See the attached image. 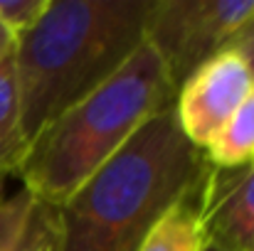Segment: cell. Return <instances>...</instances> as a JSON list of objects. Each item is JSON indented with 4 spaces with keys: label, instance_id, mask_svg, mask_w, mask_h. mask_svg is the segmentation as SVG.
Listing matches in <instances>:
<instances>
[{
    "label": "cell",
    "instance_id": "cell-1",
    "mask_svg": "<svg viewBox=\"0 0 254 251\" xmlns=\"http://www.w3.org/2000/svg\"><path fill=\"white\" fill-rule=\"evenodd\" d=\"M205 151L183 133L175 106L148 118L62 204L60 251H138L161 217L205 177Z\"/></svg>",
    "mask_w": 254,
    "mask_h": 251
},
{
    "label": "cell",
    "instance_id": "cell-9",
    "mask_svg": "<svg viewBox=\"0 0 254 251\" xmlns=\"http://www.w3.org/2000/svg\"><path fill=\"white\" fill-rule=\"evenodd\" d=\"M210 165L240 167L254 163V89L205 151Z\"/></svg>",
    "mask_w": 254,
    "mask_h": 251
},
{
    "label": "cell",
    "instance_id": "cell-6",
    "mask_svg": "<svg viewBox=\"0 0 254 251\" xmlns=\"http://www.w3.org/2000/svg\"><path fill=\"white\" fill-rule=\"evenodd\" d=\"M200 217L210 244L225 251H254V163L207 167Z\"/></svg>",
    "mask_w": 254,
    "mask_h": 251
},
{
    "label": "cell",
    "instance_id": "cell-7",
    "mask_svg": "<svg viewBox=\"0 0 254 251\" xmlns=\"http://www.w3.org/2000/svg\"><path fill=\"white\" fill-rule=\"evenodd\" d=\"M205 180V177H202ZM200 190L202 182L185 195L175 207L161 217L148 232L138 251H200L205 244L202 217H200Z\"/></svg>",
    "mask_w": 254,
    "mask_h": 251
},
{
    "label": "cell",
    "instance_id": "cell-11",
    "mask_svg": "<svg viewBox=\"0 0 254 251\" xmlns=\"http://www.w3.org/2000/svg\"><path fill=\"white\" fill-rule=\"evenodd\" d=\"M32 207L35 200L27 190L7 195L5 180H0V251H12L32 214Z\"/></svg>",
    "mask_w": 254,
    "mask_h": 251
},
{
    "label": "cell",
    "instance_id": "cell-5",
    "mask_svg": "<svg viewBox=\"0 0 254 251\" xmlns=\"http://www.w3.org/2000/svg\"><path fill=\"white\" fill-rule=\"evenodd\" d=\"M252 89L254 72L232 50H222L195 69L175 94V116L190 143L207 151Z\"/></svg>",
    "mask_w": 254,
    "mask_h": 251
},
{
    "label": "cell",
    "instance_id": "cell-4",
    "mask_svg": "<svg viewBox=\"0 0 254 251\" xmlns=\"http://www.w3.org/2000/svg\"><path fill=\"white\" fill-rule=\"evenodd\" d=\"M252 15L254 0H151L143 42L158 54L178 91Z\"/></svg>",
    "mask_w": 254,
    "mask_h": 251
},
{
    "label": "cell",
    "instance_id": "cell-15",
    "mask_svg": "<svg viewBox=\"0 0 254 251\" xmlns=\"http://www.w3.org/2000/svg\"><path fill=\"white\" fill-rule=\"evenodd\" d=\"M200 251H225V249H220V247H215V244H210V242L205 239V244H202V249Z\"/></svg>",
    "mask_w": 254,
    "mask_h": 251
},
{
    "label": "cell",
    "instance_id": "cell-2",
    "mask_svg": "<svg viewBox=\"0 0 254 251\" xmlns=\"http://www.w3.org/2000/svg\"><path fill=\"white\" fill-rule=\"evenodd\" d=\"M151 0H52L15 40V79L25 141L111 79L143 45Z\"/></svg>",
    "mask_w": 254,
    "mask_h": 251
},
{
    "label": "cell",
    "instance_id": "cell-14",
    "mask_svg": "<svg viewBox=\"0 0 254 251\" xmlns=\"http://www.w3.org/2000/svg\"><path fill=\"white\" fill-rule=\"evenodd\" d=\"M15 50V37L5 30V25L0 22V59H5L10 52Z\"/></svg>",
    "mask_w": 254,
    "mask_h": 251
},
{
    "label": "cell",
    "instance_id": "cell-10",
    "mask_svg": "<svg viewBox=\"0 0 254 251\" xmlns=\"http://www.w3.org/2000/svg\"><path fill=\"white\" fill-rule=\"evenodd\" d=\"M60 242H62L60 209L35 202L32 214L12 251H60Z\"/></svg>",
    "mask_w": 254,
    "mask_h": 251
},
{
    "label": "cell",
    "instance_id": "cell-12",
    "mask_svg": "<svg viewBox=\"0 0 254 251\" xmlns=\"http://www.w3.org/2000/svg\"><path fill=\"white\" fill-rule=\"evenodd\" d=\"M50 2L52 0H0V22L17 40L40 22Z\"/></svg>",
    "mask_w": 254,
    "mask_h": 251
},
{
    "label": "cell",
    "instance_id": "cell-8",
    "mask_svg": "<svg viewBox=\"0 0 254 251\" xmlns=\"http://www.w3.org/2000/svg\"><path fill=\"white\" fill-rule=\"evenodd\" d=\"M12 52L5 59H0V180H5L12 172L17 175L30 151V143L25 141L20 126V101Z\"/></svg>",
    "mask_w": 254,
    "mask_h": 251
},
{
    "label": "cell",
    "instance_id": "cell-3",
    "mask_svg": "<svg viewBox=\"0 0 254 251\" xmlns=\"http://www.w3.org/2000/svg\"><path fill=\"white\" fill-rule=\"evenodd\" d=\"M175 86L143 42L131 59L62 113L30 146L17 170L35 202L62 207L148 118L175 106Z\"/></svg>",
    "mask_w": 254,
    "mask_h": 251
},
{
    "label": "cell",
    "instance_id": "cell-13",
    "mask_svg": "<svg viewBox=\"0 0 254 251\" xmlns=\"http://www.w3.org/2000/svg\"><path fill=\"white\" fill-rule=\"evenodd\" d=\"M225 50L237 52V54L250 64V69L254 72V15L232 35V37H230V42H227Z\"/></svg>",
    "mask_w": 254,
    "mask_h": 251
}]
</instances>
